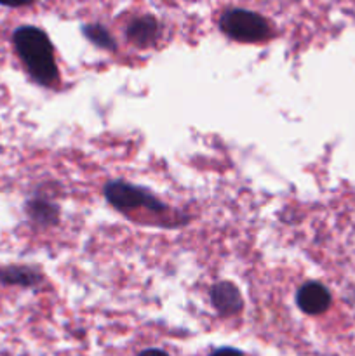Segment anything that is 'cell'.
Wrapping results in <instances>:
<instances>
[{"label": "cell", "instance_id": "6da1fadb", "mask_svg": "<svg viewBox=\"0 0 355 356\" xmlns=\"http://www.w3.org/2000/svg\"><path fill=\"white\" fill-rule=\"evenodd\" d=\"M13 40L28 73L42 86H54L58 82V66L47 35L35 26H21L14 31Z\"/></svg>", "mask_w": 355, "mask_h": 356}, {"label": "cell", "instance_id": "7a4b0ae2", "mask_svg": "<svg viewBox=\"0 0 355 356\" xmlns=\"http://www.w3.org/2000/svg\"><path fill=\"white\" fill-rule=\"evenodd\" d=\"M219 26L230 38L239 42H260L270 35L265 17L244 9L226 10L219 19Z\"/></svg>", "mask_w": 355, "mask_h": 356}, {"label": "cell", "instance_id": "3957f363", "mask_svg": "<svg viewBox=\"0 0 355 356\" xmlns=\"http://www.w3.org/2000/svg\"><path fill=\"white\" fill-rule=\"evenodd\" d=\"M104 197L115 209L124 212L134 211L138 207H146L155 212L164 211V205L155 197L146 193L141 188L131 186V184L120 183V181L108 183L104 188Z\"/></svg>", "mask_w": 355, "mask_h": 356}, {"label": "cell", "instance_id": "277c9868", "mask_svg": "<svg viewBox=\"0 0 355 356\" xmlns=\"http://www.w3.org/2000/svg\"><path fill=\"white\" fill-rule=\"evenodd\" d=\"M296 302H298L299 309L308 315H320L326 312L331 305V296L324 285L310 282V284L303 285L296 296Z\"/></svg>", "mask_w": 355, "mask_h": 356}, {"label": "cell", "instance_id": "5b68a950", "mask_svg": "<svg viewBox=\"0 0 355 356\" xmlns=\"http://www.w3.org/2000/svg\"><path fill=\"white\" fill-rule=\"evenodd\" d=\"M211 299L214 308L221 313L223 316H232L242 309V298L235 285L230 282H219L212 287Z\"/></svg>", "mask_w": 355, "mask_h": 356}, {"label": "cell", "instance_id": "8992f818", "mask_svg": "<svg viewBox=\"0 0 355 356\" xmlns=\"http://www.w3.org/2000/svg\"><path fill=\"white\" fill-rule=\"evenodd\" d=\"M157 33H159V24H157V21L152 16L134 19L127 28L129 40L136 45H141V47L153 44Z\"/></svg>", "mask_w": 355, "mask_h": 356}, {"label": "cell", "instance_id": "52a82bcc", "mask_svg": "<svg viewBox=\"0 0 355 356\" xmlns=\"http://www.w3.org/2000/svg\"><path fill=\"white\" fill-rule=\"evenodd\" d=\"M0 280L9 285H23V287H31L38 282V275L31 271L30 268H16L10 266L6 270H0Z\"/></svg>", "mask_w": 355, "mask_h": 356}, {"label": "cell", "instance_id": "ba28073f", "mask_svg": "<svg viewBox=\"0 0 355 356\" xmlns=\"http://www.w3.org/2000/svg\"><path fill=\"white\" fill-rule=\"evenodd\" d=\"M84 33L87 35V38H89V40H93L94 44L100 45V47H104V49L115 47L113 38H111L110 33H108L104 28H101L100 24H89V26L84 28Z\"/></svg>", "mask_w": 355, "mask_h": 356}, {"label": "cell", "instance_id": "9c48e42d", "mask_svg": "<svg viewBox=\"0 0 355 356\" xmlns=\"http://www.w3.org/2000/svg\"><path fill=\"white\" fill-rule=\"evenodd\" d=\"M31 218L37 221H52V212H54V205L45 204L42 200H35L28 205Z\"/></svg>", "mask_w": 355, "mask_h": 356}, {"label": "cell", "instance_id": "30bf717a", "mask_svg": "<svg viewBox=\"0 0 355 356\" xmlns=\"http://www.w3.org/2000/svg\"><path fill=\"white\" fill-rule=\"evenodd\" d=\"M212 356H242V353L237 350H232V348H223V350H218Z\"/></svg>", "mask_w": 355, "mask_h": 356}, {"label": "cell", "instance_id": "8fae6325", "mask_svg": "<svg viewBox=\"0 0 355 356\" xmlns=\"http://www.w3.org/2000/svg\"><path fill=\"white\" fill-rule=\"evenodd\" d=\"M28 2H30V0H0V3L7 7H21V6H26Z\"/></svg>", "mask_w": 355, "mask_h": 356}, {"label": "cell", "instance_id": "7c38bea8", "mask_svg": "<svg viewBox=\"0 0 355 356\" xmlns=\"http://www.w3.org/2000/svg\"><path fill=\"white\" fill-rule=\"evenodd\" d=\"M139 356H169V355L164 353V351H160V350H148V351H143Z\"/></svg>", "mask_w": 355, "mask_h": 356}]
</instances>
